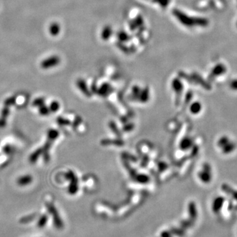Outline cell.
<instances>
[{"label":"cell","mask_w":237,"mask_h":237,"mask_svg":"<svg viewBox=\"0 0 237 237\" xmlns=\"http://www.w3.org/2000/svg\"><path fill=\"white\" fill-rule=\"evenodd\" d=\"M176 15L178 17V19H180L181 23H183L185 25L187 26H192V25H202L205 26L207 24V21L205 19H193L190 17H188L186 15H184L183 14H182L180 12H177Z\"/></svg>","instance_id":"obj_1"},{"label":"cell","mask_w":237,"mask_h":237,"mask_svg":"<svg viewBox=\"0 0 237 237\" xmlns=\"http://www.w3.org/2000/svg\"><path fill=\"white\" fill-rule=\"evenodd\" d=\"M198 177L201 181L204 183H209L212 179L211 167L208 164H204L202 170L199 172Z\"/></svg>","instance_id":"obj_2"},{"label":"cell","mask_w":237,"mask_h":237,"mask_svg":"<svg viewBox=\"0 0 237 237\" xmlns=\"http://www.w3.org/2000/svg\"><path fill=\"white\" fill-rule=\"evenodd\" d=\"M60 58L57 56H52L49 57V58H47L45 60L41 62L40 66L44 69H48L53 67H55L58 64L60 63Z\"/></svg>","instance_id":"obj_3"},{"label":"cell","mask_w":237,"mask_h":237,"mask_svg":"<svg viewBox=\"0 0 237 237\" xmlns=\"http://www.w3.org/2000/svg\"><path fill=\"white\" fill-rule=\"evenodd\" d=\"M225 202V198L222 196H218L214 200L212 206V210L215 214L219 213L221 209L223 207Z\"/></svg>","instance_id":"obj_4"},{"label":"cell","mask_w":237,"mask_h":237,"mask_svg":"<svg viewBox=\"0 0 237 237\" xmlns=\"http://www.w3.org/2000/svg\"><path fill=\"white\" fill-rule=\"evenodd\" d=\"M225 71H226L225 67L223 65H222V64H219V65H217V66H215L213 70H212L210 78L213 79L215 77L223 75Z\"/></svg>","instance_id":"obj_5"},{"label":"cell","mask_w":237,"mask_h":237,"mask_svg":"<svg viewBox=\"0 0 237 237\" xmlns=\"http://www.w3.org/2000/svg\"><path fill=\"white\" fill-rule=\"evenodd\" d=\"M221 189L225 193L229 194L233 199L237 201V190H235L227 184H223L221 186Z\"/></svg>","instance_id":"obj_6"},{"label":"cell","mask_w":237,"mask_h":237,"mask_svg":"<svg viewBox=\"0 0 237 237\" xmlns=\"http://www.w3.org/2000/svg\"><path fill=\"white\" fill-rule=\"evenodd\" d=\"M32 182V177L31 175H24L19 177L17 180V184L19 186H24L31 184Z\"/></svg>","instance_id":"obj_7"},{"label":"cell","mask_w":237,"mask_h":237,"mask_svg":"<svg viewBox=\"0 0 237 237\" xmlns=\"http://www.w3.org/2000/svg\"><path fill=\"white\" fill-rule=\"evenodd\" d=\"M236 145L235 142L230 141L229 142L227 143V144L221 148L222 152H223V154H229L233 152L235 149H236Z\"/></svg>","instance_id":"obj_8"},{"label":"cell","mask_w":237,"mask_h":237,"mask_svg":"<svg viewBox=\"0 0 237 237\" xmlns=\"http://www.w3.org/2000/svg\"><path fill=\"white\" fill-rule=\"evenodd\" d=\"M42 152L43 149H42V148H38L36 151H34L29 157L30 162L32 163V164H34L38 160L40 156L42 154Z\"/></svg>","instance_id":"obj_9"},{"label":"cell","mask_w":237,"mask_h":237,"mask_svg":"<svg viewBox=\"0 0 237 237\" xmlns=\"http://www.w3.org/2000/svg\"><path fill=\"white\" fill-rule=\"evenodd\" d=\"M60 31V27L57 23H52L49 27V32L52 36H57Z\"/></svg>","instance_id":"obj_10"},{"label":"cell","mask_w":237,"mask_h":237,"mask_svg":"<svg viewBox=\"0 0 237 237\" xmlns=\"http://www.w3.org/2000/svg\"><path fill=\"white\" fill-rule=\"evenodd\" d=\"M202 110V105L199 102L193 103L190 106V111L194 113V114H197L198 113Z\"/></svg>","instance_id":"obj_11"},{"label":"cell","mask_w":237,"mask_h":237,"mask_svg":"<svg viewBox=\"0 0 237 237\" xmlns=\"http://www.w3.org/2000/svg\"><path fill=\"white\" fill-rule=\"evenodd\" d=\"M231 140H229V138L226 136H223L220 138V139L218 140V143H217V145H218V146L221 148H223V146H225L227 143L229 142Z\"/></svg>","instance_id":"obj_12"},{"label":"cell","mask_w":237,"mask_h":237,"mask_svg":"<svg viewBox=\"0 0 237 237\" xmlns=\"http://www.w3.org/2000/svg\"><path fill=\"white\" fill-rule=\"evenodd\" d=\"M192 141L190 139V138H185V139L182 140L181 146L182 148L184 150H187L192 146Z\"/></svg>","instance_id":"obj_13"},{"label":"cell","mask_w":237,"mask_h":237,"mask_svg":"<svg viewBox=\"0 0 237 237\" xmlns=\"http://www.w3.org/2000/svg\"><path fill=\"white\" fill-rule=\"evenodd\" d=\"M45 103V100L43 98H38L37 99H35L32 102V105L34 107H41L42 106L44 105Z\"/></svg>","instance_id":"obj_14"},{"label":"cell","mask_w":237,"mask_h":237,"mask_svg":"<svg viewBox=\"0 0 237 237\" xmlns=\"http://www.w3.org/2000/svg\"><path fill=\"white\" fill-rule=\"evenodd\" d=\"M58 135H59V132L57 131L53 130V129L49 130L48 132V136L49 140L56 139Z\"/></svg>","instance_id":"obj_15"},{"label":"cell","mask_w":237,"mask_h":237,"mask_svg":"<svg viewBox=\"0 0 237 237\" xmlns=\"http://www.w3.org/2000/svg\"><path fill=\"white\" fill-rule=\"evenodd\" d=\"M49 108L46 107L45 105H43L39 107V113L42 115H47L49 112Z\"/></svg>","instance_id":"obj_16"},{"label":"cell","mask_w":237,"mask_h":237,"mask_svg":"<svg viewBox=\"0 0 237 237\" xmlns=\"http://www.w3.org/2000/svg\"><path fill=\"white\" fill-rule=\"evenodd\" d=\"M49 110L51 111H53V112L57 111L59 108V103H57V102H53L50 104V106H49Z\"/></svg>","instance_id":"obj_17"},{"label":"cell","mask_w":237,"mask_h":237,"mask_svg":"<svg viewBox=\"0 0 237 237\" xmlns=\"http://www.w3.org/2000/svg\"><path fill=\"white\" fill-rule=\"evenodd\" d=\"M189 210H190V215H192V217H196V206L193 203H191L189 206Z\"/></svg>","instance_id":"obj_18"},{"label":"cell","mask_w":237,"mask_h":237,"mask_svg":"<svg viewBox=\"0 0 237 237\" xmlns=\"http://www.w3.org/2000/svg\"><path fill=\"white\" fill-rule=\"evenodd\" d=\"M46 221H47V217H46V215H43L42 217H41V218L40 219V220H39L38 226L40 227H42L44 225L46 224Z\"/></svg>","instance_id":"obj_19"},{"label":"cell","mask_w":237,"mask_h":237,"mask_svg":"<svg viewBox=\"0 0 237 237\" xmlns=\"http://www.w3.org/2000/svg\"><path fill=\"white\" fill-rule=\"evenodd\" d=\"M15 102V98L14 97H11V98H9L7 99V100L5 101V105L7 106H9L14 104Z\"/></svg>","instance_id":"obj_20"},{"label":"cell","mask_w":237,"mask_h":237,"mask_svg":"<svg viewBox=\"0 0 237 237\" xmlns=\"http://www.w3.org/2000/svg\"><path fill=\"white\" fill-rule=\"evenodd\" d=\"M3 150L5 154H12V153L13 152V148H11V146H6L3 148Z\"/></svg>","instance_id":"obj_21"},{"label":"cell","mask_w":237,"mask_h":237,"mask_svg":"<svg viewBox=\"0 0 237 237\" xmlns=\"http://www.w3.org/2000/svg\"><path fill=\"white\" fill-rule=\"evenodd\" d=\"M230 87L233 90H237V79L233 81L230 83Z\"/></svg>","instance_id":"obj_22"},{"label":"cell","mask_w":237,"mask_h":237,"mask_svg":"<svg viewBox=\"0 0 237 237\" xmlns=\"http://www.w3.org/2000/svg\"><path fill=\"white\" fill-rule=\"evenodd\" d=\"M9 111L8 107H5V108L3 109V111H2V113L3 118H6V117H7V115H8V114H9Z\"/></svg>","instance_id":"obj_23"},{"label":"cell","mask_w":237,"mask_h":237,"mask_svg":"<svg viewBox=\"0 0 237 237\" xmlns=\"http://www.w3.org/2000/svg\"><path fill=\"white\" fill-rule=\"evenodd\" d=\"M6 125V120L5 119L0 120V127H3Z\"/></svg>","instance_id":"obj_24"}]
</instances>
